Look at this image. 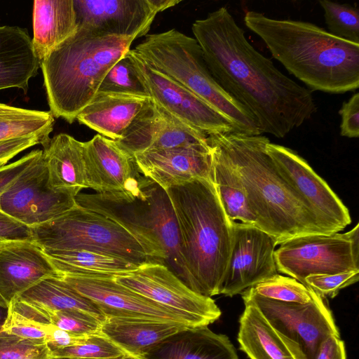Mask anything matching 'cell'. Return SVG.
I'll return each mask as SVG.
<instances>
[{
  "label": "cell",
  "mask_w": 359,
  "mask_h": 359,
  "mask_svg": "<svg viewBox=\"0 0 359 359\" xmlns=\"http://www.w3.org/2000/svg\"><path fill=\"white\" fill-rule=\"evenodd\" d=\"M77 28L74 0L34 1L32 42L40 62Z\"/></svg>",
  "instance_id": "obj_27"
},
{
  "label": "cell",
  "mask_w": 359,
  "mask_h": 359,
  "mask_svg": "<svg viewBox=\"0 0 359 359\" xmlns=\"http://www.w3.org/2000/svg\"><path fill=\"white\" fill-rule=\"evenodd\" d=\"M231 250L219 294L233 297L277 273L276 241L253 224L232 222Z\"/></svg>",
  "instance_id": "obj_15"
},
{
  "label": "cell",
  "mask_w": 359,
  "mask_h": 359,
  "mask_svg": "<svg viewBox=\"0 0 359 359\" xmlns=\"http://www.w3.org/2000/svg\"><path fill=\"white\" fill-rule=\"evenodd\" d=\"M339 114L341 116L340 135L348 138L359 137V93H354L343 102Z\"/></svg>",
  "instance_id": "obj_41"
},
{
  "label": "cell",
  "mask_w": 359,
  "mask_h": 359,
  "mask_svg": "<svg viewBox=\"0 0 359 359\" xmlns=\"http://www.w3.org/2000/svg\"><path fill=\"white\" fill-rule=\"evenodd\" d=\"M185 325L162 320L108 317L100 333L128 355L141 358L158 343L185 328Z\"/></svg>",
  "instance_id": "obj_26"
},
{
  "label": "cell",
  "mask_w": 359,
  "mask_h": 359,
  "mask_svg": "<svg viewBox=\"0 0 359 359\" xmlns=\"http://www.w3.org/2000/svg\"><path fill=\"white\" fill-rule=\"evenodd\" d=\"M133 156L140 172L165 190L196 179L212 181V157L208 143L151 150Z\"/></svg>",
  "instance_id": "obj_19"
},
{
  "label": "cell",
  "mask_w": 359,
  "mask_h": 359,
  "mask_svg": "<svg viewBox=\"0 0 359 359\" xmlns=\"http://www.w3.org/2000/svg\"><path fill=\"white\" fill-rule=\"evenodd\" d=\"M208 135L171 115L151 98L116 143L132 156L137 153L207 144Z\"/></svg>",
  "instance_id": "obj_18"
},
{
  "label": "cell",
  "mask_w": 359,
  "mask_h": 359,
  "mask_svg": "<svg viewBox=\"0 0 359 359\" xmlns=\"http://www.w3.org/2000/svg\"><path fill=\"white\" fill-rule=\"evenodd\" d=\"M40 62L26 30L0 26V90L11 88L26 94L29 81L38 74Z\"/></svg>",
  "instance_id": "obj_25"
},
{
  "label": "cell",
  "mask_w": 359,
  "mask_h": 359,
  "mask_svg": "<svg viewBox=\"0 0 359 359\" xmlns=\"http://www.w3.org/2000/svg\"><path fill=\"white\" fill-rule=\"evenodd\" d=\"M51 351L43 340L10 334L0 327V359H52Z\"/></svg>",
  "instance_id": "obj_37"
},
{
  "label": "cell",
  "mask_w": 359,
  "mask_h": 359,
  "mask_svg": "<svg viewBox=\"0 0 359 359\" xmlns=\"http://www.w3.org/2000/svg\"><path fill=\"white\" fill-rule=\"evenodd\" d=\"M34 241L32 229L0 209V243Z\"/></svg>",
  "instance_id": "obj_42"
},
{
  "label": "cell",
  "mask_w": 359,
  "mask_h": 359,
  "mask_svg": "<svg viewBox=\"0 0 359 359\" xmlns=\"http://www.w3.org/2000/svg\"><path fill=\"white\" fill-rule=\"evenodd\" d=\"M32 229L34 241L43 250H86L140 266L155 263L140 243L120 224L78 205Z\"/></svg>",
  "instance_id": "obj_8"
},
{
  "label": "cell",
  "mask_w": 359,
  "mask_h": 359,
  "mask_svg": "<svg viewBox=\"0 0 359 359\" xmlns=\"http://www.w3.org/2000/svg\"><path fill=\"white\" fill-rule=\"evenodd\" d=\"M207 141L212 157V182L226 216L232 222L256 226L257 219L250 209L239 174L219 147L208 137Z\"/></svg>",
  "instance_id": "obj_28"
},
{
  "label": "cell",
  "mask_w": 359,
  "mask_h": 359,
  "mask_svg": "<svg viewBox=\"0 0 359 359\" xmlns=\"http://www.w3.org/2000/svg\"><path fill=\"white\" fill-rule=\"evenodd\" d=\"M59 276L78 292L95 303L105 318L168 321L191 327L176 313L118 284L112 278Z\"/></svg>",
  "instance_id": "obj_17"
},
{
  "label": "cell",
  "mask_w": 359,
  "mask_h": 359,
  "mask_svg": "<svg viewBox=\"0 0 359 359\" xmlns=\"http://www.w3.org/2000/svg\"><path fill=\"white\" fill-rule=\"evenodd\" d=\"M135 39L78 26L74 34L55 48L40 62L53 116L72 123Z\"/></svg>",
  "instance_id": "obj_5"
},
{
  "label": "cell",
  "mask_w": 359,
  "mask_h": 359,
  "mask_svg": "<svg viewBox=\"0 0 359 359\" xmlns=\"http://www.w3.org/2000/svg\"><path fill=\"white\" fill-rule=\"evenodd\" d=\"M44 145V141L39 136L29 135L11 138L0 141V168L19 153L36 144Z\"/></svg>",
  "instance_id": "obj_44"
},
{
  "label": "cell",
  "mask_w": 359,
  "mask_h": 359,
  "mask_svg": "<svg viewBox=\"0 0 359 359\" xmlns=\"http://www.w3.org/2000/svg\"><path fill=\"white\" fill-rule=\"evenodd\" d=\"M42 154L43 150H32L16 161L0 168V196Z\"/></svg>",
  "instance_id": "obj_43"
},
{
  "label": "cell",
  "mask_w": 359,
  "mask_h": 359,
  "mask_svg": "<svg viewBox=\"0 0 359 359\" xmlns=\"http://www.w3.org/2000/svg\"><path fill=\"white\" fill-rule=\"evenodd\" d=\"M277 271L304 285L311 275L359 271V224L346 233L308 234L280 244L274 252Z\"/></svg>",
  "instance_id": "obj_10"
},
{
  "label": "cell",
  "mask_w": 359,
  "mask_h": 359,
  "mask_svg": "<svg viewBox=\"0 0 359 359\" xmlns=\"http://www.w3.org/2000/svg\"><path fill=\"white\" fill-rule=\"evenodd\" d=\"M10 308L36 323L53 326L72 334L87 336L100 332L102 322L80 311H56L35 306L15 298Z\"/></svg>",
  "instance_id": "obj_32"
},
{
  "label": "cell",
  "mask_w": 359,
  "mask_h": 359,
  "mask_svg": "<svg viewBox=\"0 0 359 359\" xmlns=\"http://www.w3.org/2000/svg\"><path fill=\"white\" fill-rule=\"evenodd\" d=\"M52 359H65V358H52Z\"/></svg>",
  "instance_id": "obj_49"
},
{
  "label": "cell",
  "mask_w": 359,
  "mask_h": 359,
  "mask_svg": "<svg viewBox=\"0 0 359 359\" xmlns=\"http://www.w3.org/2000/svg\"><path fill=\"white\" fill-rule=\"evenodd\" d=\"M191 30L214 78L256 118L262 133L284 137L317 111L311 91L257 51L226 7L195 20Z\"/></svg>",
  "instance_id": "obj_1"
},
{
  "label": "cell",
  "mask_w": 359,
  "mask_h": 359,
  "mask_svg": "<svg viewBox=\"0 0 359 359\" xmlns=\"http://www.w3.org/2000/svg\"><path fill=\"white\" fill-rule=\"evenodd\" d=\"M142 359H239L229 337L208 326L185 327L169 336Z\"/></svg>",
  "instance_id": "obj_23"
},
{
  "label": "cell",
  "mask_w": 359,
  "mask_h": 359,
  "mask_svg": "<svg viewBox=\"0 0 359 359\" xmlns=\"http://www.w3.org/2000/svg\"><path fill=\"white\" fill-rule=\"evenodd\" d=\"M181 0H74L78 26L119 36H145L156 15Z\"/></svg>",
  "instance_id": "obj_16"
},
{
  "label": "cell",
  "mask_w": 359,
  "mask_h": 359,
  "mask_svg": "<svg viewBox=\"0 0 359 359\" xmlns=\"http://www.w3.org/2000/svg\"><path fill=\"white\" fill-rule=\"evenodd\" d=\"M43 156L48 169V184L56 189L79 194L88 189L84 142L66 133L50 138L43 146Z\"/></svg>",
  "instance_id": "obj_24"
},
{
  "label": "cell",
  "mask_w": 359,
  "mask_h": 359,
  "mask_svg": "<svg viewBox=\"0 0 359 359\" xmlns=\"http://www.w3.org/2000/svg\"><path fill=\"white\" fill-rule=\"evenodd\" d=\"M245 26L271 55L312 90L331 94L359 87V43L339 38L313 23L279 20L248 11Z\"/></svg>",
  "instance_id": "obj_2"
},
{
  "label": "cell",
  "mask_w": 359,
  "mask_h": 359,
  "mask_svg": "<svg viewBox=\"0 0 359 359\" xmlns=\"http://www.w3.org/2000/svg\"><path fill=\"white\" fill-rule=\"evenodd\" d=\"M149 66L195 94L228 119L238 133L263 134L256 118L216 81L196 40L171 29L147 34L135 46Z\"/></svg>",
  "instance_id": "obj_7"
},
{
  "label": "cell",
  "mask_w": 359,
  "mask_h": 359,
  "mask_svg": "<svg viewBox=\"0 0 359 359\" xmlns=\"http://www.w3.org/2000/svg\"><path fill=\"white\" fill-rule=\"evenodd\" d=\"M114 280L176 313L191 327L208 326L222 314L211 297L190 290L163 264H145Z\"/></svg>",
  "instance_id": "obj_11"
},
{
  "label": "cell",
  "mask_w": 359,
  "mask_h": 359,
  "mask_svg": "<svg viewBox=\"0 0 359 359\" xmlns=\"http://www.w3.org/2000/svg\"><path fill=\"white\" fill-rule=\"evenodd\" d=\"M84 156L88 187L96 193L123 190L140 175L133 156L100 134L84 142Z\"/></svg>",
  "instance_id": "obj_21"
},
{
  "label": "cell",
  "mask_w": 359,
  "mask_h": 359,
  "mask_svg": "<svg viewBox=\"0 0 359 359\" xmlns=\"http://www.w3.org/2000/svg\"><path fill=\"white\" fill-rule=\"evenodd\" d=\"M316 359H346L344 343L339 336L325 338L320 345Z\"/></svg>",
  "instance_id": "obj_46"
},
{
  "label": "cell",
  "mask_w": 359,
  "mask_h": 359,
  "mask_svg": "<svg viewBox=\"0 0 359 359\" xmlns=\"http://www.w3.org/2000/svg\"><path fill=\"white\" fill-rule=\"evenodd\" d=\"M237 170L256 226L277 245L308 234H331L283 177L266 151V136L238 132L208 135Z\"/></svg>",
  "instance_id": "obj_3"
},
{
  "label": "cell",
  "mask_w": 359,
  "mask_h": 359,
  "mask_svg": "<svg viewBox=\"0 0 359 359\" xmlns=\"http://www.w3.org/2000/svg\"><path fill=\"white\" fill-rule=\"evenodd\" d=\"M98 91L148 95L126 55L109 69Z\"/></svg>",
  "instance_id": "obj_38"
},
{
  "label": "cell",
  "mask_w": 359,
  "mask_h": 359,
  "mask_svg": "<svg viewBox=\"0 0 359 359\" xmlns=\"http://www.w3.org/2000/svg\"><path fill=\"white\" fill-rule=\"evenodd\" d=\"M51 355L53 358L118 359L128 354L100 332L88 335L78 345L52 351Z\"/></svg>",
  "instance_id": "obj_34"
},
{
  "label": "cell",
  "mask_w": 359,
  "mask_h": 359,
  "mask_svg": "<svg viewBox=\"0 0 359 359\" xmlns=\"http://www.w3.org/2000/svg\"><path fill=\"white\" fill-rule=\"evenodd\" d=\"M54 118L50 111L27 109L0 102V141L36 135L45 145L50 138Z\"/></svg>",
  "instance_id": "obj_33"
},
{
  "label": "cell",
  "mask_w": 359,
  "mask_h": 359,
  "mask_svg": "<svg viewBox=\"0 0 359 359\" xmlns=\"http://www.w3.org/2000/svg\"><path fill=\"white\" fill-rule=\"evenodd\" d=\"M165 191L176 217L192 290L208 297L219 294L231 250L232 221L212 182L196 179Z\"/></svg>",
  "instance_id": "obj_4"
},
{
  "label": "cell",
  "mask_w": 359,
  "mask_h": 359,
  "mask_svg": "<svg viewBox=\"0 0 359 359\" xmlns=\"http://www.w3.org/2000/svg\"><path fill=\"white\" fill-rule=\"evenodd\" d=\"M250 288L265 298L299 304L310 302L314 294L313 291L294 278L278 273Z\"/></svg>",
  "instance_id": "obj_36"
},
{
  "label": "cell",
  "mask_w": 359,
  "mask_h": 359,
  "mask_svg": "<svg viewBox=\"0 0 359 359\" xmlns=\"http://www.w3.org/2000/svg\"><path fill=\"white\" fill-rule=\"evenodd\" d=\"M50 327L30 320L10 308L2 330L22 338L46 341Z\"/></svg>",
  "instance_id": "obj_40"
},
{
  "label": "cell",
  "mask_w": 359,
  "mask_h": 359,
  "mask_svg": "<svg viewBox=\"0 0 359 359\" xmlns=\"http://www.w3.org/2000/svg\"><path fill=\"white\" fill-rule=\"evenodd\" d=\"M150 97L146 95L97 91L76 120L113 140H120Z\"/></svg>",
  "instance_id": "obj_22"
},
{
  "label": "cell",
  "mask_w": 359,
  "mask_h": 359,
  "mask_svg": "<svg viewBox=\"0 0 359 359\" xmlns=\"http://www.w3.org/2000/svg\"><path fill=\"white\" fill-rule=\"evenodd\" d=\"M1 244V243H0Z\"/></svg>",
  "instance_id": "obj_50"
},
{
  "label": "cell",
  "mask_w": 359,
  "mask_h": 359,
  "mask_svg": "<svg viewBox=\"0 0 359 359\" xmlns=\"http://www.w3.org/2000/svg\"><path fill=\"white\" fill-rule=\"evenodd\" d=\"M324 18L332 34L359 43V11L357 7L328 0H320Z\"/></svg>",
  "instance_id": "obj_35"
},
{
  "label": "cell",
  "mask_w": 359,
  "mask_h": 359,
  "mask_svg": "<svg viewBox=\"0 0 359 359\" xmlns=\"http://www.w3.org/2000/svg\"><path fill=\"white\" fill-rule=\"evenodd\" d=\"M241 296L244 303H251L259 310L294 359H316L325 338L339 336L332 312L315 292L306 304L265 298L250 288Z\"/></svg>",
  "instance_id": "obj_9"
},
{
  "label": "cell",
  "mask_w": 359,
  "mask_h": 359,
  "mask_svg": "<svg viewBox=\"0 0 359 359\" xmlns=\"http://www.w3.org/2000/svg\"><path fill=\"white\" fill-rule=\"evenodd\" d=\"M78 205L120 224L156 264L167 266L192 290L180 249L178 225L166 191L141 173L121 191L78 194Z\"/></svg>",
  "instance_id": "obj_6"
},
{
  "label": "cell",
  "mask_w": 359,
  "mask_h": 359,
  "mask_svg": "<svg viewBox=\"0 0 359 359\" xmlns=\"http://www.w3.org/2000/svg\"><path fill=\"white\" fill-rule=\"evenodd\" d=\"M88 336V335H76L50 326L46 339V342L52 351L57 348L78 345L82 343Z\"/></svg>",
  "instance_id": "obj_45"
},
{
  "label": "cell",
  "mask_w": 359,
  "mask_h": 359,
  "mask_svg": "<svg viewBox=\"0 0 359 359\" xmlns=\"http://www.w3.org/2000/svg\"><path fill=\"white\" fill-rule=\"evenodd\" d=\"M266 151L283 177L330 233H338L351 224L348 208L297 152L270 142L266 145Z\"/></svg>",
  "instance_id": "obj_14"
},
{
  "label": "cell",
  "mask_w": 359,
  "mask_h": 359,
  "mask_svg": "<svg viewBox=\"0 0 359 359\" xmlns=\"http://www.w3.org/2000/svg\"><path fill=\"white\" fill-rule=\"evenodd\" d=\"M244 304L237 337L240 349L250 359H294L259 310Z\"/></svg>",
  "instance_id": "obj_30"
},
{
  "label": "cell",
  "mask_w": 359,
  "mask_h": 359,
  "mask_svg": "<svg viewBox=\"0 0 359 359\" xmlns=\"http://www.w3.org/2000/svg\"><path fill=\"white\" fill-rule=\"evenodd\" d=\"M10 304L0 294V327H2L8 317Z\"/></svg>",
  "instance_id": "obj_47"
},
{
  "label": "cell",
  "mask_w": 359,
  "mask_h": 359,
  "mask_svg": "<svg viewBox=\"0 0 359 359\" xmlns=\"http://www.w3.org/2000/svg\"><path fill=\"white\" fill-rule=\"evenodd\" d=\"M359 271L336 274H316L307 276L304 285L323 299L334 298L339 292L358 280Z\"/></svg>",
  "instance_id": "obj_39"
},
{
  "label": "cell",
  "mask_w": 359,
  "mask_h": 359,
  "mask_svg": "<svg viewBox=\"0 0 359 359\" xmlns=\"http://www.w3.org/2000/svg\"><path fill=\"white\" fill-rule=\"evenodd\" d=\"M43 154L29 166L0 196V209L33 228L50 222L77 204L75 192L48 184Z\"/></svg>",
  "instance_id": "obj_13"
},
{
  "label": "cell",
  "mask_w": 359,
  "mask_h": 359,
  "mask_svg": "<svg viewBox=\"0 0 359 359\" xmlns=\"http://www.w3.org/2000/svg\"><path fill=\"white\" fill-rule=\"evenodd\" d=\"M146 93L184 123L207 135L238 132L214 108L169 76L147 64L134 49L126 55Z\"/></svg>",
  "instance_id": "obj_12"
},
{
  "label": "cell",
  "mask_w": 359,
  "mask_h": 359,
  "mask_svg": "<svg viewBox=\"0 0 359 359\" xmlns=\"http://www.w3.org/2000/svg\"><path fill=\"white\" fill-rule=\"evenodd\" d=\"M15 298L52 310L83 311L102 323L106 318L95 303L78 292L59 276L41 280Z\"/></svg>",
  "instance_id": "obj_31"
},
{
  "label": "cell",
  "mask_w": 359,
  "mask_h": 359,
  "mask_svg": "<svg viewBox=\"0 0 359 359\" xmlns=\"http://www.w3.org/2000/svg\"><path fill=\"white\" fill-rule=\"evenodd\" d=\"M118 359H142V358H137L135 356H133V355H126L123 358H118Z\"/></svg>",
  "instance_id": "obj_48"
},
{
  "label": "cell",
  "mask_w": 359,
  "mask_h": 359,
  "mask_svg": "<svg viewBox=\"0 0 359 359\" xmlns=\"http://www.w3.org/2000/svg\"><path fill=\"white\" fill-rule=\"evenodd\" d=\"M43 251L59 276L114 279L120 275L134 271L140 266L117 257L86 250Z\"/></svg>",
  "instance_id": "obj_29"
},
{
  "label": "cell",
  "mask_w": 359,
  "mask_h": 359,
  "mask_svg": "<svg viewBox=\"0 0 359 359\" xmlns=\"http://www.w3.org/2000/svg\"><path fill=\"white\" fill-rule=\"evenodd\" d=\"M57 276L48 257L34 241L0 244V294L9 304L41 280Z\"/></svg>",
  "instance_id": "obj_20"
}]
</instances>
